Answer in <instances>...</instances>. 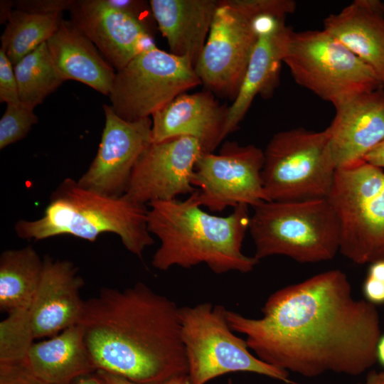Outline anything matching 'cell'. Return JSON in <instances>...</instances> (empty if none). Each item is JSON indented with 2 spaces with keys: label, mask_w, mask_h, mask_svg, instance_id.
I'll use <instances>...</instances> for the list:
<instances>
[{
  "label": "cell",
  "mask_w": 384,
  "mask_h": 384,
  "mask_svg": "<svg viewBox=\"0 0 384 384\" xmlns=\"http://www.w3.org/2000/svg\"><path fill=\"white\" fill-rule=\"evenodd\" d=\"M259 319L227 310L231 329L245 336L264 362L306 377L326 371L358 375L376 362L381 335L375 306L352 295L346 274L321 272L272 293Z\"/></svg>",
  "instance_id": "1"
},
{
  "label": "cell",
  "mask_w": 384,
  "mask_h": 384,
  "mask_svg": "<svg viewBox=\"0 0 384 384\" xmlns=\"http://www.w3.org/2000/svg\"><path fill=\"white\" fill-rule=\"evenodd\" d=\"M179 308L142 282L100 289L84 302L78 323L97 370L142 384L188 374Z\"/></svg>",
  "instance_id": "2"
},
{
  "label": "cell",
  "mask_w": 384,
  "mask_h": 384,
  "mask_svg": "<svg viewBox=\"0 0 384 384\" xmlns=\"http://www.w3.org/2000/svg\"><path fill=\"white\" fill-rule=\"evenodd\" d=\"M196 191L183 201L148 204V229L160 240L153 267L166 271L203 263L218 274L252 271L259 261L242 252L250 224L248 206L239 205L227 216L215 215L201 208Z\"/></svg>",
  "instance_id": "3"
},
{
  "label": "cell",
  "mask_w": 384,
  "mask_h": 384,
  "mask_svg": "<svg viewBox=\"0 0 384 384\" xmlns=\"http://www.w3.org/2000/svg\"><path fill=\"white\" fill-rule=\"evenodd\" d=\"M148 208L124 195L111 196L65 178L53 192L43 215L19 220L14 225L18 238L35 241L68 235L95 242L102 233L117 235L132 254L142 257L154 243L147 225Z\"/></svg>",
  "instance_id": "4"
},
{
  "label": "cell",
  "mask_w": 384,
  "mask_h": 384,
  "mask_svg": "<svg viewBox=\"0 0 384 384\" xmlns=\"http://www.w3.org/2000/svg\"><path fill=\"white\" fill-rule=\"evenodd\" d=\"M253 208L248 230L258 261L284 255L314 263L331 260L339 252L340 223L327 198L265 201Z\"/></svg>",
  "instance_id": "5"
},
{
  "label": "cell",
  "mask_w": 384,
  "mask_h": 384,
  "mask_svg": "<svg viewBox=\"0 0 384 384\" xmlns=\"http://www.w3.org/2000/svg\"><path fill=\"white\" fill-rule=\"evenodd\" d=\"M223 305L203 302L179 308L181 335L192 384H206L234 372L263 375L297 384L289 373L251 353L245 339L235 335Z\"/></svg>",
  "instance_id": "6"
},
{
  "label": "cell",
  "mask_w": 384,
  "mask_h": 384,
  "mask_svg": "<svg viewBox=\"0 0 384 384\" xmlns=\"http://www.w3.org/2000/svg\"><path fill=\"white\" fill-rule=\"evenodd\" d=\"M336 172L326 129L278 132L264 151L261 176L269 201L327 198Z\"/></svg>",
  "instance_id": "7"
},
{
  "label": "cell",
  "mask_w": 384,
  "mask_h": 384,
  "mask_svg": "<svg viewBox=\"0 0 384 384\" xmlns=\"http://www.w3.org/2000/svg\"><path fill=\"white\" fill-rule=\"evenodd\" d=\"M283 63L299 85L334 107L384 87L371 68L324 30H292Z\"/></svg>",
  "instance_id": "8"
},
{
  "label": "cell",
  "mask_w": 384,
  "mask_h": 384,
  "mask_svg": "<svg viewBox=\"0 0 384 384\" xmlns=\"http://www.w3.org/2000/svg\"><path fill=\"white\" fill-rule=\"evenodd\" d=\"M327 199L340 223L339 252L356 264L384 260V171L363 161L337 169Z\"/></svg>",
  "instance_id": "9"
},
{
  "label": "cell",
  "mask_w": 384,
  "mask_h": 384,
  "mask_svg": "<svg viewBox=\"0 0 384 384\" xmlns=\"http://www.w3.org/2000/svg\"><path fill=\"white\" fill-rule=\"evenodd\" d=\"M201 82L191 60L157 47L134 58L116 73L109 95L122 119L147 118Z\"/></svg>",
  "instance_id": "10"
},
{
  "label": "cell",
  "mask_w": 384,
  "mask_h": 384,
  "mask_svg": "<svg viewBox=\"0 0 384 384\" xmlns=\"http://www.w3.org/2000/svg\"><path fill=\"white\" fill-rule=\"evenodd\" d=\"M263 164L264 151L251 144L227 142L218 154L202 152L191 178L200 205L221 212L269 201L262 181Z\"/></svg>",
  "instance_id": "11"
},
{
  "label": "cell",
  "mask_w": 384,
  "mask_h": 384,
  "mask_svg": "<svg viewBox=\"0 0 384 384\" xmlns=\"http://www.w3.org/2000/svg\"><path fill=\"white\" fill-rule=\"evenodd\" d=\"M257 40L252 21L218 1L206 44L194 67L201 84L209 91L234 100Z\"/></svg>",
  "instance_id": "12"
},
{
  "label": "cell",
  "mask_w": 384,
  "mask_h": 384,
  "mask_svg": "<svg viewBox=\"0 0 384 384\" xmlns=\"http://www.w3.org/2000/svg\"><path fill=\"white\" fill-rule=\"evenodd\" d=\"M202 152L198 141L189 137L151 143L136 163L124 196L145 205L192 194L197 189L191 178Z\"/></svg>",
  "instance_id": "13"
},
{
  "label": "cell",
  "mask_w": 384,
  "mask_h": 384,
  "mask_svg": "<svg viewBox=\"0 0 384 384\" xmlns=\"http://www.w3.org/2000/svg\"><path fill=\"white\" fill-rule=\"evenodd\" d=\"M105 127L95 157L78 180L87 188L111 196L124 195L133 169L151 143L150 117L127 121L103 105Z\"/></svg>",
  "instance_id": "14"
},
{
  "label": "cell",
  "mask_w": 384,
  "mask_h": 384,
  "mask_svg": "<svg viewBox=\"0 0 384 384\" xmlns=\"http://www.w3.org/2000/svg\"><path fill=\"white\" fill-rule=\"evenodd\" d=\"M69 11L71 21L117 72L139 54L156 48L151 32L106 0L74 1Z\"/></svg>",
  "instance_id": "15"
},
{
  "label": "cell",
  "mask_w": 384,
  "mask_h": 384,
  "mask_svg": "<svg viewBox=\"0 0 384 384\" xmlns=\"http://www.w3.org/2000/svg\"><path fill=\"white\" fill-rule=\"evenodd\" d=\"M326 128L337 169L359 164L384 141V87L366 91L336 105Z\"/></svg>",
  "instance_id": "16"
},
{
  "label": "cell",
  "mask_w": 384,
  "mask_h": 384,
  "mask_svg": "<svg viewBox=\"0 0 384 384\" xmlns=\"http://www.w3.org/2000/svg\"><path fill=\"white\" fill-rule=\"evenodd\" d=\"M285 18L262 14L252 21L257 40L238 95L228 107L225 137L238 128L257 95L270 97L277 87L281 64L292 31L285 24Z\"/></svg>",
  "instance_id": "17"
},
{
  "label": "cell",
  "mask_w": 384,
  "mask_h": 384,
  "mask_svg": "<svg viewBox=\"0 0 384 384\" xmlns=\"http://www.w3.org/2000/svg\"><path fill=\"white\" fill-rule=\"evenodd\" d=\"M84 285L77 267L68 260L43 259L41 281L28 309L35 339L54 336L78 324L84 302Z\"/></svg>",
  "instance_id": "18"
},
{
  "label": "cell",
  "mask_w": 384,
  "mask_h": 384,
  "mask_svg": "<svg viewBox=\"0 0 384 384\" xmlns=\"http://www.w3.org/2000/svg\"><path fill=\"white\" fill-rule=\"evenodd\" d=\"M228 110L209 90L181 94L152 114L151 142L189 137L198 141L203 152H213L225 138Z\"/></svg>",
  "instance_id": "19"
},
{
  "label": "cell",
  "mask_w": 384,
  "mask_h": 384,
  "mask_svg": "<svg viewBox=\"0 0 384 384\" xmlns=\"http://www.w3.org/2000/svg\"><path fill=\"white\" fill-rule=\"evenodd\" d=\"M324 30L371 68L384 86V4L356 0L324 20Z\"/></svg>",
  "instance_id": "20"
},
{
  "label": "cell",
  "mask_w": 384,
  "mask_h": 384,
  "mask_svg": "<svg viewBox=\"0 0 384 384\" xmlns=\"http://www.w3.org/2000/svg\"><path fill=\"white\" fill-rule=\"evenodd\" d=\"M46 43L54 65L64 80H77L103 95H110L115 69L71 20L62 19Z\"/></svg>",
  "instance_id": "21"
},
{
  "label": "cell",
  "mask_w": 384,
  "mask_h": 384,
  "mask_svg": "<svg viewBox=\"0 0 384 384\" xmlns=\"http://www.w3.org/2000/svg\"><path fill=\"white\" fill-rule=\"evenodd\" d=\"M23 363L43 384H72L97 370L79 324L34 342Z\"/></svg>",
  "instance_id": "22"
},
{
  "label": "cell",
  "mask_w": 384,
  "mask_h": 384,
  "mask_svg": "<svg viewBox=\"0 0 384 384\" xmlns=\"http://www.w3.org/2000/svg\"><path fill=\"white\" fill-rule=\"evenodd\" d=\"M149 4L171 53L188 58L193 66L206 44L215 0H151Z\"/></svg>",
  "instance_id": "23"
},
{
  "label": "cell",
  "mask_w": 384,
  "mask_h": 384,
  "mask_svg": "<svg viewBox=\"0 0 384 384\" xmlns=\"http://www.w3.org/2000/svg\"><path fill=\"white\" fill-rule=\"evenodd\" d=\"M43 269L31 245L4 251L0 256V310L7 314L28 309L39 285Z\"/></svg>",
  "instance_id": "24"
},
{
  "label": "cell",
  "mask_w": 384,
  "mask_h": 384,
  "mask_svg": "<svg viewBox=\"0 0 384 384\" xmlns=\"http://www.w3.org/2000/svg\"><path fill=\"white\" fill-rule=\"evenodd\" d=\"M61 14H41L12 10L1 36V48L15 65L24 56L38 48L58 29Z\"/></svg>",
  "instance_id": "25"
},
{
  "label": "cell",
  "mask_w": 384,
  "mask_h": 384,
  "mask_svg": "<svg viewBox=\"0 0 384 384\" xmlns=\"http://www.w3.org/2000/svg\"><path fill=\"white\" fill-rule=\"evenodd\" d=\"M14 70L20 102L31 110L65 81L54 65L46 42L24 56L14 65Z\"/></svg>",
  "instance_id": "26"
},
{
  "label": "cell",
  "mask_w": 384,
  "mask_h": 384,
  "mask_svg": "<svg viewBox=\"0 0 384 384\" xmlns=\"http://www.w3.org/2000/svg\"><path fill=\"white\" fill-rule=\"evenodd\" d=\"M34 339L28 309L8 313L0 322V363L24 361Z\"/></svg>",
  "instance_id": "27"
},
{
  "label": "cell",
  "mask_w": 384,
  "mask_h": 384,
  "mask_svg": "<svg viewBox=\"0 0 384 384\" xmlns=\"http://www.w3.org/2000/svg\"><path fill=\"white\" fill-rule=\"evenodd\" d=\"M37 122L33 110L22 104L7 105L0 119V149L23 139Z\"/></svg>",
  "instance_id": "28"
},
{
  "label": "cell",
  "mask_w": 384,
  "mask_h": 384,
  "mask_svg": "<svg viewBox=\"0 0 384 384\" xmlns=\"http://www.w3.org/2000/svg\"><path fill=\"white\" fill-rule=\"evenodd\" d=\"M250 20L262 14L287 16L296 9L292 0H222Z\"/></svg>",
  "instance_id": "29"
},
{
  "label": "cell",
  "mask_w": 384,
  "mask_h": 384,
  "mask_svg": "<svg viewBox=\"0 0 384 384\" xmlns=\"http://www.w3.org/2000/svg\"><path fill=\"white\" fill-rule=\"evenodd\" d=\"M0 101L7 105L21 104L14 65L1 48H0Z\"/></svg>",
  "instance_id": "30"
},
{
  "label": "cell",
  "mask_w": 384,
  "mask_h": 384,
  "mask_svg": "<svg viewBox=\"0 0 384 384\" xmlns=\"http://www.w3.org/2000/svg\"><path fill=\"white\" fill-rule=\"evenodd\" d=\"M73 0H23L13 1L16 9L29 13L52 14H61L64 10H70Z\"/></svg>",
  "instance_id": "31"
},
{
  "label": "cell",
  "mask_w": 384,
  "mask_h": 384,
  "mask_svg": "<svg viewBox=\"0 0 384 384\" xmlns=\"http://www.w3.org/2000/svg\"><path fill=\"white\" fill-rule=\"evenodd\" d=\"M106 1L137 20L151 32V20L155 18L149 2L135 0H106Z\"/></svg>",
  "instance_id": "32"
},
{
  "label": "cell",
  "mask_w": 384,
  "mask_h": 384,
  "mask_svg": "<svg viewBox=\"0 0 384 384\" xmlns=\"http://www.w3.org/2000/svg\"><path fill=\"white\" fill-rule=\"evenodd\" d=\"M0 384H43L28 369L23 361L0 363Z\"/></svg>",
  "instance_id": "33"
},
{
  "label": "cell",
  "mask_w": 384,
  "mask_h": 384,
  "mask_svg": "<svg viewBox=\"0 0 384 384\" xmlns=\"http://www.w3.org/2000/svg\"><path fill=\"white\" fill-rule=\"evenodd\" d=\"M362 292L368 302L375 306L384 304V282L367 276L362 286Z\"/></svg>",
  "instance_id": "34"
},
{
  "label": "cell",
  "mask_w": 384,
  "mask_h": 384,
  "mask_svg": "<svg viewBox=\"0 0 384 384\" xmlns=\"http://www.w3.org/2000/svg\"><path fill=\"white\" fill-rule=\"evenodd\" d=\"M95 373L104 384H142L105 370L99 369Z\"/></svg>",
  "instance_id": "35"
},
{
  "label": "cell",
  "mask_w": 384,
  "mask_h": 384,
  "mask_svg": "<svg viewBox=\"0 0 384 384\" xmlns=\"http://www.w3.org/2000/svg\"><path fill=\"white\" fill-rule=\"evenodd\" d=\"M364 161L380 168H384V141L373 149Z\"/></svg>",
  "instance_id": "36"
},
{
  "label": "cell",
  "mask_w": 384,
  "mask_h": 384,
  "mask_svg": "<svg viewBox=\"0 0 384 384\" xmlns=\"http://www.w3.org/2000/svg\"><path fill=\"white\" fill-rule=\"evenodd\" d=\"M367 276L384 282V260H378L370 263Z\"/></svg>",
  "instance_id": "37"
},
{
  "label": "cell",
  "mask_w": 384,
  "mask_h": 384,
  "mask_svg": "<svg viewBox=\"0 0 384 384\" xmlns=\"http://www.w3.org/2000/svg\"><path fill=\"white\" fill-rule=\"evenodd\" d=\"M358 384H384V370L380 372L370 371L368 374L366 381Z\"/></svg>",
  "instance_id": "38"
},
{
  "label": "cell",
  "mask_w": 384,
  "mask_h": 384,
  "mask_svg": "<svg viewBox=\"0 0 384 384\" xmlns=\"http://www.w3.org/2000/svg\"><path fill=\"white\" fill-rule=\"evenodd\" d=\"M72 384H104L95 373L84 375L76 379Z\"/></svg>",
  "instance_id": "39"
},
{
  "label": "cell",
  "mask_w": 384,
  "mask_h": 384,
  "mask_svg": "<svg viewBox=\"0 0 384 384\" xmlns=\"http://www.w3.org/2000/svg\"><path fill=\"white\" fill-rule=\"evenodd\" d=\"M376 361L384 367V334H381L375 347Z\"/></svg>",
  "instance_id": "40"
},
{
  "label": "cell",
  "mask_w": 384,
  "mask_h": 384,
  "mask_svg": "<svg viewBox=\"0 0 384 384\" xmlns=\"http://www.w3.org/2000/svg\"><path fill=\"white\" fill-rule=\"evenodd\" d=\"M161 384H192L188 374L174 376Z\"/></svg>",
  "instance_id": "41"
},
{
  "label": "cell",
  "mask_w": 384,
  "mask_h": 384,
  "mask_svg": "<svg viewBox=\"0 0 384 384\" xmlns=\"http://www.w3.org/2000/svg\"><path fill=\"white\" fill-rule=\"evenodd\" d=\"M227 384H233V382L231 380H229Z\"/></svg>",
  "instance_id": "42"
},
{
  "label": "cell",
  "mask_w": 384,
  "mask_h": 384,
  "mask_svg": "<svg viewBox=\"0 0 384 384\" xmlns=\"http://www.w3.org/2000/svg\"><path fill=\"white\" fill-rule=\"evenodd\" d=\"M281 384H291V383H281Z\"/></svg>",
  "instance_id": "43"
},
{
  "label": "cell",
  "mask_w": 384,
  "mask_h": 384,
  "mask_svg": "<svg viewBox=\"0 0 384 384\" xmlns=\"http://www.w3.org/2000/svg\"><path fill=\"white\" fill-rule=\"evenodd\" d=\"M383 4H384V2H383Z\"/></svg>",
  "instance_id": "44"
}]
</instances>
